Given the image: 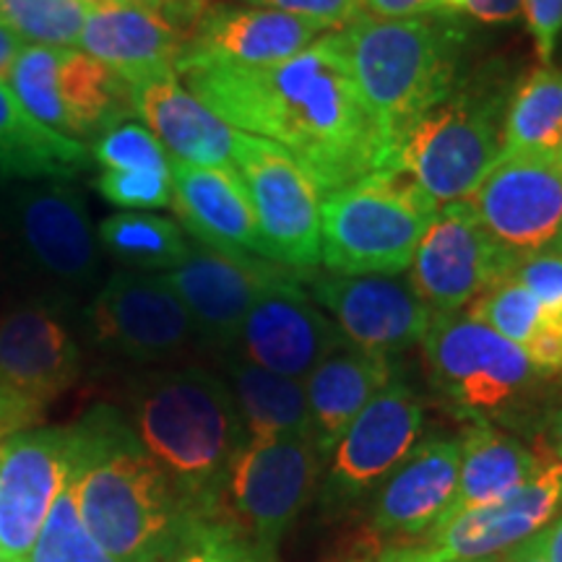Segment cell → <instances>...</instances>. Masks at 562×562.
<instances>
[{
  "instance_id": "cell-1",
  "label": "cell",
  "mask_w": 562,
  "mask_h": 562,
  "mask_svg": "<svg viewBox=\"0 0 562 562\" xmlns=\"http://www.w3.org/2000/svg\"><path fill=\"white\" fill-rule=\"evenodd\" d=\"M178 79L229 128L292 154L323 195L391 170L393 146L362 100L336 32L271 66L182 55Z\"/></svg>"
},
{
  "instance_id": "cell-2",
  "label": "cell",
  "mask_w": 562,
  "mask_h": 562,
  "mask_svg": "<svg viewBox=\"0 0 562 562\" xmlns=\"http://www.w3.org/2000/svg\"><path fill=\"white\" fill-rule=\"evenodd\" d=\"M68 480L112 562H178L203 526L117 406L97 404L70 425Z\"/></svg>"
},
{
  "instance_id": "cell-3",
  "label": "cell",
  "mask_w": 562,
  "mask_h": 562,
  "mask_svg": "<svg viewBox=\"0 0 562 562\" xmlns=\"http://www.w3.org/2000/svg\"><path fill=\"white\" fill-rule=\"evenodd\" d=\"M121 412L195 518L216 521L232 463L248 442L220 372L193 362L144 368L125 385Z\"/></svg>"
},
{
  "instance_id": "cell-4",
  "label": "cell",
  "mask_w": 562,
  "mask_h": 562,
  "mask_svg": "<svg viewBox=\"0 0 562 562\" xmlns=\"http://www.w3.org/2000/svg\"><path fill=\"white\" fill-rule=\"evenodd\" d=\"M336 40L393 151L398 138L427 110L446 100L461 79L463 26L456 13L438 11L419 19L360 16L336 32Z\"/></svg>"
},
{
  "instance_id": "cell-5",
  "label": "cell",
  "mask_w": 562,
  "mask_h": 562,
  "mask_svg": "<svg viewBox=\"0 0 562 562\" xmlns=\"http://www.w3.org/2000/svg\"><path fill=\"white\" fill-rule=\"evenodd\" d=\"M510 97L505 76L490 68L459 79L398 138L391 170L417 182L435 206L467 201L503 157Z\"/></svg>"
},
{
  "instance_id": "cell-6",
  "label": "cell",
  "mask_w": 562,
  "mask_h": 562,
  "mask_svg": "<svg viewBox=\"0 0 562 562\" xmlns=\"http://www.w3.org/2000/svg\"><path fill=\"white\" fill-rule=\"evenodd\" d=\"M440 206L402 172L383 170L323 195L321 266L339 277H398Z\"/></svg>"
},
{
  "instance_id": "cell-7",
  "label": "cell",
  "mask_w": 562,
  "mask_h": 562,
  "mask_svg": "<svg viewBox=\"0 0 562 562\" xmlns=\"http://www.w3.org/2000/svg\"><path fill=\"white\" fill-rule=\"evenodd\" d=\"M427 378L467 422L526 425L547 383L526 351L469 315H435L422 339Z\"/></svg>"
},
{
  "instance_id": "cell-8",
  "label": "cell",
  "mask_w": 562,
  "mask_h": 562,
  "mask_svg": "<svg viewBox=\"0 0 562 562\" xmlns=\"http://www.w3.org/2000/svg\"><path fill=\"white\" fill-rule=\"evenodd\" d=\"M0 243L13 266L45 284V294L68 300L100 279V243L68 180L0 188Z\"/></svg>"
},
{
  "instance_id": "cell-9",
  "label": "cell",
  "mask_w": 562,
  "mask_h": 562,
  "mask_svg": "<svg viewBox=\"0 0 562 562\" xmlns=\"http://www.w3.org/2000/svg\"><path fill=\"white\" fill-rule=\"evenodd\" d=\"M66 302L42 292L0 311V440L37 427L81 378L83 349Z\"/></svg>"
},
{
  "instance_id": "cell-10",
  "label": "cell",
  "mask_w": 562,
  "mask_h": 562,
  "mask_svg": "<svg viewBox=\"0 0 562 562\" xmlns=\"http://www.w3.org/2000/svg\"><path fill=\"white\" fill-rule=\"evenodd\" d=\"M326 459L313 435L248 440L232 463L216 521L277 552L284 533L318 495Z\"/></svg>"
},
{
  "instance_id": "cell-11",
  "label": "cell",
  "mask_w": 562,
  "mask_h": 562,
  "mask_svg": "<svg viewBox=\"0 0 562 562\" xmlns=\"http://www.w3.org/2000/svg\"><path fill=\"white\" fill-rule=\"evenodd\" d=\"M232 161L256 216L261 258L315 273L321 266V188L292 154L250 133L237 131Z\"/></svg>"
},
{
  "instance_id": "cell-12",
  "label": "cell",
  "mask_w": 562,
  "mask_h": 562,
  "mask_svg": "<svg viewBox=\"0 0 562 562\" xmlns=\"http://www.w3.org/2000/svg\"><path fill=\"white\" fill-rule=\"evenodd\" d=\"M87 328L97 349L138 368H170L203 355L191 315L154 273H112L91 300Z\"/></svg>"
},
{
  "instance_id": "cell-13",
  "label": "cell",
  "mask_w": 562,
  "mask_h": 562,
  "mask_svg": "<svg viewBox=\"0 0 562 562\" xmlns=\"http://www.w3.org/2000/svg\"><path fill=\"white\" fill-rule=\"evenodd\" d=\"M425 427V402L409 383L393 378L328 456L318 487V503L328 513H344L368 503L393 469L402 463Z\"/></svg>"
},
{
  "instance_id": "cell-14",
  "label": "cell",
  "mask_w": 562,
  "mask_h": 562,
  "mask_svg": "<svg viewBox=\"0 0 562 562\" xmlns=\"http://www.w3.org/2000/svg\"><path fill=\"white\" fill-rule=\"evenodd\" d=\"M484 235L513 261L562 256V157L524 151L503 157L467 199Z\"/></svg>"
},
{
  "instance_id": "cell-15",
  "label": "cell",
  "mask_w": 562,
  "mask_h": 562,
  "mask_svg": "<svg viewBox=\"0 0 562 562\" xmlns=\"http://www.w3.org/2000/svg\"><path fill=\"white\" fill-rule=\"evenodd\" d=\"M562 513V463L544 459L529 482L501 501L456 513L432 526L419 544L389 550V562L495 560L544 531Z\"/></svg>"
},
{
  "instance_id": "cell-16",
  "label": "cell",
  "mask_w": 562,
  "mask_h": 562,
  "mask_svg": "<svg viewBox=\"0 0 562 562\" xmlns=\"http://www.w3.org/2000/svg\"><path fill=\"white\" fill-rule=\"evenodd\" d=\"M159 277L191 315L203 355L216 360L235 347L245 315L261 294L286 281L307 284L313 273L290 271L261 256H229L191 243L182 263Z\"/></svg>"
},
{
  "instance_id": "cell-17",
  "label": "cell",
  "mask_w": 562,
  "mask_h": 562,
  "mask_svg": "<svg viewBox=\"0 0 562 562\" xmlns=\"http://www.w3.org/2000/svg\"><path fill=\"white\" fill-rule=\"evenodd\" d=\"M518 261L484 235L467 201L440 206L409 266V286L435 315H456L508 279Z\"/></svg>"
},
{
  "instance_id": "cell-18",
  "label": "cell",
  "mask_w": 562,
  "mask_h": 562,
  "mask_svg": "<svg viewBox=\"0 0 562 562\" xmlns=\"http://www.w3.org/2000/svg\"><path fill=\"white\" fill-rule=\"evenodd\" d=\"M305 290L336 323L344 341L372 355L396 357L417 347L435 321V313L417 297L409 281L393 277L315 271Z\"/></svg>"
},
{
  "instance_id": "cell-19",
  "label": "cell",
  "mask_w": 562,
  "mask_h": 562,
  "mask_svg": "<svg viewBox=\"0 0 562 562\" xmlns=\"http://www.w3.org/2000/svg\"><path fill=\"white\" fill-rule=\"evenodd\" d=\"M68 469L70 425H37L0 440V562H30Z\"/></svg>"
},
{
  "instance_id": "cell-20",
  "label": "cell",
  "mask_w": 562,
  "mask_h": 562,
  "mask_svg": "<svg viewBox=\"0 0 562 562\" xmlns=\"http://www.w3.org/2000/svg\"><path fill=\"white\" fill-rule=\"evenodd\" d=\"M344 344L336 323L315 305L305 284L286 281L258 297L229 351L277 375L305 381Z\"/></svg>"
},
{
  "instance_id": "cell-21",
  "label": "cell",
  "mask_w": 562,
  "mask_h": 562,
  "mask_svg": "<svg viewBox=\"0 0 562 562\" xmlns=\"http://www.w3.org/2000/svg\"><path fill=\"white\" fill-rule=\"evenodd\" d=\"M461 440L435 435L419 440L368 501V524L375 537L398 542L391 550L419 544L451 510L459 487Z\"/></svg>"
},
{
  "instance_id": "cell-22",
  "label": "cell",
  "mask_w": 562,
  "mask_h": 562,
  "mask_svg": "<svg viewBox=\"0 0 562 562\" xmlns=\"http://www.w3.org/2000/svg\"><path fill=\"white\" fill-rule=\"evenodd\" d=\"M323 34L328 30L315 21L261 5H206L182 55L229 66H271L307 50Z\"/></svg>"
},
{
  "instance_id": "cell-23",
  "label": "cell",
  "mask_w": 562,
  "mask_h": 562,
  "mask_svg": "<svg viewBox=\"0 0 562 562\" xmlns=\"http://www.w3.org/2000/svg\"><path fill=\"white\" fill-rule=\"evenodd\" d=\"M188 42L191 37L161 11L110 3L89 11L79 47L133 89L159 76H178Z\"/></svg>"
},
{
  "instance_id": "cell-24",
  "label": "cell",
  "mask_w": 562,
  "mask_h": 562,
  "mask_svg": "<svg viewBox=\"0 0 562 562\" xmlns=\"http://www.w3.org/2000/svg\"><path fill=\"white\" fill-rule=\"evenodd\" d=\"M172 211L193 243L229 252L261 256L256 216L235 167H195L170 159Z\"/></svg>"
},
{
  "instance_id": "cell-25",
  "label": "cell",
  "mask_w": 562,
  "mask_h": 562,
  "mask_svg": "<svg viewBox=\"0 0 562 562\" xmlns=\"http://www.w3.org/2000/svg\"><path fill=\"white\" fill-rule=\"evenodd\" d=\"M133 108L170 159L195 167H235L237 131L182 87L178 76H159L133 87Z\"/></svg>"
},
{
  "instance_id": "cell-26",
  "label": "cell",
  "mask_w": 562,
  "mask_h": 562,
  "mask_svg": "<svg viewBox=\"0 0 562 562\" xmlns=\"http://www.w3.org/2000/svg\"><path fill=\"white\" fill-rule=\"evenodd\" d=\"M396 375V357L372 355L344 344L302 381L315 446L326 463L357 414Z\"/></svg>"
},
{
  "instance_id": "cell-27",
  "label": "cell",
  "mask_w": 562,
  "mask_h": 562,
  "mask_svg": "<svg viewBox=\"0 0 562 562\" xmlns=\"http://www.w3.org/2000/svg\"><path fill=\"white\" fill-rule=\"evenodd\" d=\"M91 151L81 140L42 125L0 81V182L74 180L89 170Z\"/></svg>"
},
{
  "instance_id": "cell-28",
  "label": "cell",
  "mask_w": 562,
  "mask_h": 562,
  "mask_svg": "<svg viewBox=\"0 0 562 562\" xmlns=\"http://www.w3.org/2000/svg\"><path fill=\"white\" fill-rule=\"evenodd\" d=\"M459 440V487H456L451 510L442 518L482 508L510 495L513 490L529 482L544 461L524 440L490 422H469Z\"/></svg>"
},
{
  "instance_id": "cell-29",
  "label": "cell",
  "mask_w": 562,
  "mask_h": 562,
  "mask_svg": "<svg viewBox=\"0 0 562 562\" xmlns=\"http://www.w3.org/2000/svg\"><path fill=\"white\" fill-rule=\"evenodd\" d=\"M216 364L235 396L248 440L313 435L305 383L245 362L232 351L216 357Z\"/></svg>"
},
{
  "instance_id": "cell-30",
  "label": "cell",
  "mask_w": 562,
  "mask_h": 562,
  "mask_svg": "<svg viewBox=\"0 0 562 562\" xmlns=\"http://www.w3.org/2000/svg\"><path fill=\"white\" fill-rule=\"evenodd\" d=\"M63 136L100 138L125 117L136 115L133 89L115 70L81 50H63L58 66Z\"/></svg>"
},
{
  "instance_id": "cell-31",
  "label": "cell",
  "mask_w": 562,
  "mask_h": 562,
  "mask_svg": "<svg viewBox=\"0 0 562 562\" xmlns=\"http://www.w3.org/2000/svg\"><path fill=\"white\" fill-rule=\"evenodd\" d=\"M125 271H172L182 263L191 250V240L178 222L154 214H136L123 211L112 214L100 224V240H97Z\"/></svg>"
},
{
  "instance_id": "cell-32",
  "label": "cell",
  "mask_w": 562,
  "mask_h": 562,
  "mask_svg": "<svg viewBox=\"0 0 562 562\" xmlns=\"http://www.w3.org/2000/svg\"><path fill=\"white\" fill-rule=\"evenodd\" d=\"M562 136V70L542 66L513 89L505 115L503 157L554 151ZM501 157V159H503Z\"/></svg>"
},
{
  "instance_id": "cell-33",
  "label": "cell",
  "mask_w": 562,
  "mask_h": 562,
  "mask_svg": "<svg viewBox=\"0 0 562 562\" xmlns=\"http://www.w3.org/2000/svg\"><path fill=\"white\" fill-rule=\"evenodd\" d=\"M0 19L24 42L76 50L89 9L76 0H0Z\"/></svg>"
},
{
  "instance_id": "cell-34",
  "label": "cell",
  "mask_w": 562,
  "mask_h": 562,
  "mask_svg": "<svg viewBox=\"0 0 562 562\" xmlns=\"http://www.w3.org/2000/svg\"><path fill=\"white\" fill-rule=\"evenodd\" d=\"M30 562H112L89 537L68 476L32 547Z\"/></svg>"
},
{
  "instance_id": "cell-35",
  "label": "cell",
  "mask_w": 562,
  "mask_h": 562,
  "mask_svg": "<svg viewBox=\"0 0 562 562\" xmlns=\"http://www.w3.org/2000/svg\"><path fill=\"white\" fill-rule=\"evenodd\" d=\"M63 47L26 45L13 63L9 87L32 117L63 133V110L58 102V66Z\"/></svg>"
},
{
  "instance_id": "cell-36",
  "label": "cell",
  "mask_w": 562,
  "mask_h": 562,
  "mask_svg": "<svg viewBox=\"0 0 562 562\" xmlns=\"http://www.w3.org/2000/svg\"><path fill=\"white\" fill-rule=\"evenodd\" d=\"M463 315L484 323L492 331L501 334L503 339L524 347L542 323L544 307L524 284L508 277L492 284L490 290H484Z\"/></svg>"
},
{
  "instance_id": "cell-37",
  "label": "cell",
  "mask_w": 562,
  "mask_h": 562,
  "mask_svg": "<svg viewBox=\"0 0 562 562\" xmlns=\"http://www.w3.org/2000/svg\"><path fill=\"white\" fill-rule=\"evenodd\" d=\"M91 159L102 170L115 172H167L170 154L159 144L157 136L138 123H121L97 138Z\"/></svg>"
},
{
  "instance_id": "cell-38",
  "label": "cell",
  "mask_w": 562,
  "mask_h": 562,
  "mask_svg": "<svg viewBox=\"0 0 562 562\" xmlns=\"http://www.w3.org/2000/svg\"><path fill=\"white\" fill-rule=\"evenodd\" d=\"M97 191L117 209L154 211L172 203V172H115L102 170Z\"/></svg>"
},
{
  "instance_id": "cell-39",
  "label": "cell",
  "mask_w": 562,
  "mask_h": 562,
  "mask_svg": "<svg viewBox=\"0 0 562 562\" xmlns=\"http://www.w3.org/2000/svg\"><path fill=\"white\" fill-rule=\"evenodd\" d=\"M178 562H279V554L256 544L229 524L209 521L195 531Z\"/></svg>"
},
{
  "instance_id": "cell-40",
  "label": "cell",
  "mask_w": 562,
  "mask_h": 562,
  "mask_svg": "<svg viewBox=\"0 0 562 562\" xmlns=\"http://www.w3.org/2000/svg\"><path fill=\"white\" fill-rule=\"evenodd\" d=\"M510 279L524 284L544 311L562 315V256L560 252H539L521 258L510 269Z\"/></svg>"
},
{
  "instance_id": "cell-41",
  "label": "cell",
  "mask_w": 562,
  "mask_h": 562,
  "mask_svg": "<svg viewBox=\"0 0 562 562\" xmlns=\"http://www.w3.org/2000/svg\"><path fill=\"white\" fill-rule=\"evenodd\" d=\"M245 3L315 21L328 32H339L362 16V0H245Z\"/></svg>"
},
{
  "instance_id": "cell-42",
  "label": "cell",
  "mask_w": 562,
  "mask_h": 562,
  "mask_svg": "<svg viewBox=\"0 0 562 562\" xmlns=\"http://www.w3.org/2000/svg\"><path fill=\"white\" fill-rule=\"evenodd\" d=\"M521 349L544 381L562 378V315L544 311L542 323Z\"/></svg>"
},
{
  "instance_id": "cell-43",
  "label": "cell",
  "mask_w": 562,
  "mask_h": 562,
  "mask_svg": "<svg viewBox=\"0 0 562 562\" xmlns=\"http://www.w3.org/2000/svg\"><path fill=\"white\" fill-rule=\"evenodd\" d=\"M521 13L529 26L542 66H550L562 34V0H524Z\"/></svg>"
},
{
  "instance_id": "cell-44",
  "label": "cell",
  "mask_w": 562,
  "mask_h": 562,
  "mask_svg": "<svg viewBox=\"0 0 562 562\" xmlns=\"http://www.w3.org/2000/svg\"><path fill=\"white\" fill-rule=\"evenodd\" d=\"M524 0H446L442 11L461 13L482 24H510L521 16Z\"/></svg>"
},
{
  "instance_id": "cell-45",
  "label": "cell",
  "mask_w": 562,
  "mask_h": 562,
  "mask_svg": "<svg viewBox=\"0 0 562 562\" xmlns=\"http://www.w3.org/2000/svg\"><path fill=\"white\" fill-rule=\"evenodd\" d=\"M446 0H362V16L370 19H419L442 11Z\"/></svg>"
},
{
  "instance_id": "cell-46",
  "label": "cell",
  "mask_w": 562,
  "mask_h": 562,
  "mask_svg": "<svg viewBox=\"0 0 562 562\" xmlns=\"http://www.w3.org/2000/svg\"><path fill=\"white\" fill-rule=\"evenodd\" d=\"M24 47H26V42L21 40L3 19H0V81L3 83L9 81L13 63H16L19 53L24 50Z\"/></svg>"
},
{
  "instance_id": "cell-47",
  "label": "cell",
  "mask_w": 562,
  "mask_h": 562,
  "mask_svg": "<svg viewBox=\"0 0 562 562\" xmlns=\"http://www.w3.org/2000/svg\"><path fill=\"white\" fill-rule=\"evenodd\" d=\"M542 442L550 459L562 463V406L542 422Z\"/></svg>"
},
{
  "instance_id": "cell-48",
  "label": "cell",
  "mask_w": 562,
  "mask_h": 562,
  "mask_svg": "<svg viewBox=\"0 0 562 562\" xmlns=\"http://www.w3.org/2000/svg\"><path fill=\"white\" fill-rule=\"evenodd\" d=\"M501 562H550L544 552V542H542V531L537 537L526 539V542L516 544L510 552H505Z\"/></svg>"
},
{
  "instance_id": "cell-49",
  "label": "cell",
  "mask_w": 562,
  "mask_h": 562,
  "mask_svg": "<svg viewBox=\"0 0 562 562\" xmlns=\"http://www.w3.org/2000/svg\"><path fill=\"white\" fill-rule=\"evenodd\" d=\"M544 552L550 562H562V513L542 531Z\"/></svg>"
},
{
  "instance_id": "cell-50",
  "label": "cell",
  "mask_w": 562,
  "mask_h": 562,
  "mask_svg": "<svg viewBox=\"0 0 562 562\" xmlns=\"http://www.w3.org/2000/svg\"><path fill=\"white\" fill-rule=\"evenodd\" d=\"M117 5H136V9H149V11H165L167 0H110Z\"/></svg>"
},
{
  "instance_id": "cell-51",
  "label": "cell",
  "mask_w": 562,
  "mask_h": 562,
  "mask_svg": "<svg viewBox=\"0 0 562 562\" xmlns=\"http://www.w3.org/2000/svg\"><path fill=\"white\" fill-rule=\"evenodd\" d=\"M76 3H81L83 9L89 11H97V9H104V5H110V0H76Z\"/></svg>"
},
{
  "instance_id": "cell-52",
  "label": "cell",
  "mask_w": 562,
  "mask_h": 562,
  "mask_svg": "<svg viewBox=\"0 0 562 562\" xmlns=\"http://www.w3.org/2000/svg\"><path fill=\"white\" fill-rule=\"evenodd\" d=\"M378 560H383V562H389L385 558H378ZM472 562H501V558H495V560H472Z\"/></svg>"
},
{
  "instance_id": "cell-53",
  "label": "cell",
  "mask_w": 562,
  "mask_h": 562,
  "mask_svg": "<svg viewBox=\"0 0 562 562\" xmlns=\"http://www.w3.org/2000/svg\"><path fill=\"white\" fill-rule=\"evenodd\" d=\"M554 151H558L560 157H562V136H560V144H558V149H554Z\"/></svg>"
},
{
  "instance_id": "cell-54",
  "label": "cell",
  "mask_w": 562,
  "mask_h": 562,
  "mask_svg": "<svg viewBox=\"0 0 562 562\" xmlns=\"http://www.w3.org/2000/svg\"><path fill=\"white\" fill-rule=\"evenodd\" d=\"M0 188H3V182H0Z\"/></svg>"
},
{
  "instance_id": "cell-55",
  "label": "cell",
  "mask_w": 562,
  "mask_h": 562,
  "mask_svg": "<svg viewBox=\"0 0 562 562\" xmlns=\"http://www.w3.org/2000/svg\"><path fill=\"white\" fill-rule=\"evenodd\" d=\"M375 562H383V560H375Z\"/></svg>"
}]
</instances>
